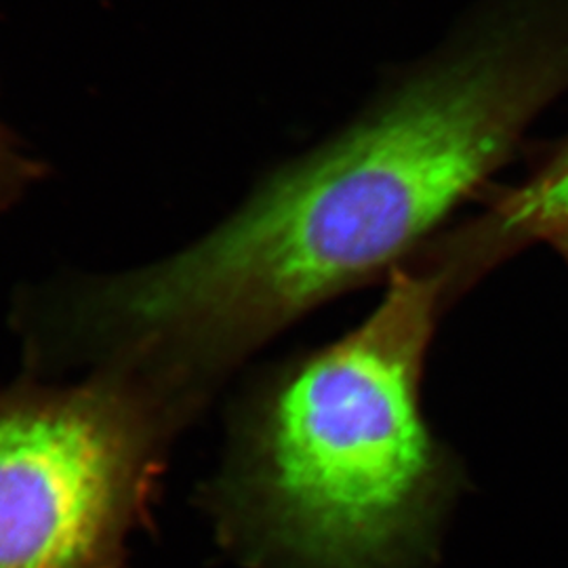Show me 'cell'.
Wrapping results in <instances>:
<instances>
[{"label": "cell", "mask_w": 568, "mask_h": 568, "mask_svg": "<svg viewBox=\"0 0 568 568\" xmlns=\"http://www.w3.org/2000/svg\"><path fill=\"white\" fill-rule=\"evenodd\" d=\"M541 241L551 244L568 264V220L567 222H562V224L554 225L551 230H548V232L544 234Z\"/></svg>", "instance_id": "cell-5"}, {"label": "cell", "mask_w": 568, "mask_h": 568, "mask_svg": "<svg viewBox=\"0 0 568 568\" xmlns=\"http://www.w3.org/2000/svg\"><path fill=\"white\" fill-rule=\"evenodd\" d=\"M133 448L89 398L0 408V568H105Z\"/></svg>", "instance_id": "cell-3"}, {"label": "cell", "mask_w": 568, "mask_h": 568, "mask_svg": "<svg viewBox=\"0 0 568 568\" xmlns=\"http://www.w3.org/2000/svg\"><path fill=\"white\" fill-rule=\"evenodd\" d=\"M568 220V143L532 180L511 190L490 213L448 244L464 278L485 270L523 244L541 241Z\"/></svg>", "instance_id": "cell-4"}, {"label": "cell", "mask_w": 568, "mask_h": 568, "mask_svg": "<svg viewBox=\"0 0 568 568\" xmlns=\"http://www.w3.org/2000/svg\"><path fill=\"white\" fill-rule=\"evenodd\" d=\"M568 89V0H518L243 211L105 297L135 339L224 352L389 274Z\"/></svg>", "instance_id": "cell-1"}, {"label": "cell", "mask_w": 568, "mask_h": 568, "mask_svg": "<svg viewBox=\"0 0 568 568\" xmlns=\"http://www.w3.org/2000/svg\"><path fill=\"white\" fill-rule=\"evenodd\" d=\"M450 265H398L363 325L295 366L253 447L267 539L297 568H432L457 469L422 410Z\"/></svg>", "instance_id": "cell-2"}]
</instances>
